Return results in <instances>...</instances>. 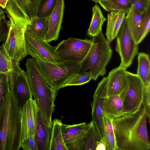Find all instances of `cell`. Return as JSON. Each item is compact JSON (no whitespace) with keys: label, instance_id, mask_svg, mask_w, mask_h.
<instances>
[{"label":"cell","instance_id":"cell-24","mask_svg":"<svg viewBox=\"0 0 150 150\" xmlns=\"http://www.w3.org/2000/svg\"><path fill=\"white\" fill-rule=\"evenodd\" d=\"M93 15L87 34L93 37L97 35L102 31V28L106 18L103 16L100 7L95 4L92 8Z\"/></svg>","mask_w":150,"mask_h":150},{"label":"cell","instance_id":"cell-8","mask_svg":"<svg viewBox=\"0 0 150 150\" xmlns=\"http://www.w3.org/2000/svg\"><path fill=\"white\" fill-rule=\"evenodd\" d=\"M92 44L91 40L71 37L62 41L55 47L62 61L81 63L88 54Z\"/></svg>","mask_w":150,"mask_h":150},{"label":"cell","instance_id":"cell-25","mask_svg":"<svg viewBox=\"0 0 150 150\" xmlns=\"http://www.w3.org/2000/svg\"><path fill=\"white\" fill-rule=\"evenodd\" d=\"M127 14L125 18L136 42L143 14L135 9L132 5Z\"/></svg>","mask_w":150,"mask_h":150},{"label":"cell","instance_id":"cell-16","mask_svg":"<svg viewBox=\"0 0 150 150\" xmlns=\"http://www.w3.org/2000/svg\"><path fill=\"white\" fill-rule=\"evenodd\" d=\"M126 69L119 66L112 69L108 74L106 97L119 95L127 82Z\"/></svg>","mask_w":150,"mask_h":150},{"label":"cell","instance_id":"cell-22","mask_svg":"<svg viewBox=\"0 0 150 150\" xmlns=\"http://www.w3.org/2000/svg\"><path fill=\"white\" fill-rule=\"evenodd\" d=\"M52 129L49 150H68L63 139L62 121L56 119L53 121Z\"/></svg>","mask_w":150,"mask_h":150},{"label":"cell","instance_id":"cell-38","mask_svg":"<svg viewBox=\"0 0 150 150\" xmlns=\"http://www.w3.org/2000/svg\"><path fill=\"white\" fill-rule=\"evenodd\" d=\"M95 150H107V146L105 138L97 142Z\"/></svg>","mask_w":150,"mask_h":150},{"label":"cell","instance_id":"cell-29","mask_svg":"<svg viewBox=\"0 0 150 150\" xmlns=\"http://www.w3.org/2000/svg\"><path fill=\"white\" fill-rule=\"evenodd\" d=\"M58 0H39L36 16L38 18L47 17L51 15Z\"/></svg>","mask_w":150,"mask_h":150},{"label":"cell","instance_id":"cell-35","mask_svg":"<svg viewBox=\"0 0 150 150\" xmlns=\"http://www.w3.org/2000/svg\"><path fill=\"white\" fill-rule=\"evenodd\" d=\"M10 23V19L7 20L5 16L0 18V42L4 41L5 40Z\"/></svg>","mask_w":150,"mask_h":150},{"label":"cell","instance_id":"cell-19","mask_svg":"<svg viewBox=\"0 0 150 150\" xmlns=\"http://www.w3.org/2000/svg\"><path fill=\"white\" fill-rule=\"evenodd\" d=\"M103 113L112 119L125 115L122 100L119 95L106 97L103 103Z\"/></svg>","mask_w":150,"mask_h":150},{"label":"cell","instance_id":"cell-37","mask_svg":"<svg viewBox=\"0 0 150 150\" xmlns=\"http://www.w3.org/2000/svg\"><path fill=\"white\" fill-rule=\"evenodd\" d=\"M150 87H144V91L142 105L145 109L147 113L148 118L150 122Z\"/></svg>","mask_w":150,"mask_h":150},{"label":"cell","instance_id":"cell-36","mask_svg":"<svg viewBox=\"0 0 150 150\" xmlns=\"http://www.w3.org/2000/svg\"><path fill=\"white\" fill-rule=\"evenodd\" d=\"M20 148L25 150H38L35 136L29 137L22 141Z\"/></svg>","mask_w":150,"mask_h":150},{"label":"cell","instance_id":"cell-17","mask_svg":"<svg viewBox=\"0 0 150 150\" xmlns=\"http://www.w3.org/2000/svg\"><path fill=\"white\" fill-rule=\"evenodd\" d=\"M52 129L39 110L35 136L38 150H49Z\"/></svg>","mask_w":150,"mask_h":150},{"label":"cell","instance_id":"cell-5","mask_svg":"<svg viewBox=\"0 0 150 150\" xmlns=\"http://www.w3.org/2000/svg\"><path fill=\"white\" fill-rule=\"evenodd\" d=\"M91 40L92 45L81 63L78 73L89 72L92 79L96 80L99 76L106 74V66L111 59L112 51L102 31Z\"/></svg>","mask_w":150,"mask_h":150},{"label":"cell","instance_id":"cell-21","mask_svg":"<svg viewBox=\"0 0 150 150\" xmlns=\"http://www.w3.org/2000/svg\"><path fill=\"white\" fill-rule=\"evenodd\" d=\"M50 17H34L27 25V30L44 40L48 29Z\"/></svg>","mask_w":150,"mask_h":150},{"label":"cell","instance_id":"cell-23","mask_svg":"<svg viewBox=\"0 0 150 150\" xmlns=\"http://www.w3.org/2000/svg\"><path fill=\"white\" fill-rule=\"evenodd\" d=\"M103 132L107 150H118L116 146L113 120L103 113Z\"/></svg>","mask_w":150,"mask_h":150},{"label":"cell","instance_id":"cell-13","mask_svg":"<svg viewBox=\"0 0 150 150\" xmlns=\"http://www.w3.org/2000/svg\"><path fill=\"white\" fill-rule=\"evenodd\" d=\"M89 123L61 125L64 142L68 150H83L84 139Z\"/></svg>","mask_w":150,"mask_h":150},{"label":"cell","instance_id":"cell-33","mask_svg":"<svg viewBox=\"0 0 150 150\" xmlns=\"http://www.w3.org/2000/svg\"><path fill=\"white\" fill-rule=\"evenodd\" d=\"M10 91L8 74L0 73V114Z\"/></svg>","mask_w":150,"mask_h":150},{"label":"cell","instance_id":"cell-12","mask_svg":"<svg viewBox=\"0 0 150 150\" xmlns=\"http://www.w3.org/2000/svg\"><path fill=\"white\" fill-rule=\"evenodd\" d=\"M39 109L33 98L20 108L21 122V142L27 138L35 136Z\"/></svg>","mask_w":150,"mask_h":150},{"label":"cell","instance_id":"cell-2","mask_svg":"<svg viewBox=\"0 0 150 150\" xmlns=\"http://www.w3.org/2000/svg\"><path fill=\"white\" fill-rule=\"evenodd\" d=\"M5 9L11 23L2 45L11 59L19 63L28 55L25 33L30 20L15 0H8Z\"/></svg>","mask_w":150,"mask_h":150},{"label":"cell","instance_id":"cell-26","mask_svg":"<svg viewBox=\"0 0 150 150\" xmlns=\"http://www.w3.org/2000/svg\"><path fill=\"white\" fill-rule=\"evenodd\" d=\"M98 3L108 12L120 11L126 13L132 5L131 0H99Z\"/></svg>","mask_w":150,"mask_h":150},{"label":"cell","instance_id":"cell-27","mask_svg":"<svg viewBox=\"0 0 150 150\" xmlns=\"http://www.w3.org/2000/svg\"><path fill=\"white\" fill-rule=\"evenodd\" d=\"M86 133L83 144V150H95L98 141L100 140L95 125L92 120Z\"/></svg>","mask_w":150,"mask_h":150},{"label":"cell","instance_id":"cell-31","mask_svg":"<svg viewBox=\"0 0 150 150\" xmlns=\"http://www.w3.org/2000/svg\"><path fill=\"white\" fill-rule=\"evenodd\" d=\"M150 10L143 15L141 23L138 33L136 43L138 45L150 31Z\"/></svg>","mask_w":150,"mask_h":150},{"label":"cell","instance_id":"cell-1","mask_svg":"<svg viewBox=\"0 0 150 150\" xmlns=\"http://www.w3.org/2000/svg\"><path fill=\"white\" fill-rule=\"evenodd\" d=\"M147 115L142 105L140 110L113 120L118 150H148L150 149L147 128Z\"/></svg>","mask_w":150,"mask_h":150},{"label":"cell","instance_id":"cell-3","mask_svg":"<svg viewBox=\"0 0 150 150\" xmlns=\"http://www.w3.org/2000/svg\"><path fill=\"white\" fill-rule=\"evenodd\" d=\"M21 133L20 108L10 91L0 114V150H19Z\"/></svg>","mask_w":150,"mask_h":150},{"label":"cell","instance_id":"cell-9","mask_svg":"<svg viewBox=\"0 0 150 150\" xmlns=\"http://www.w3.org/2000/svg\"><path fill=\"white\" fill-rule=\"evenodd\" d=\"M116 37L115 49L121 59L119 66L126 69L132 64L137 54L138 45L136 43L125 18Z\"/></svg>","mask_w":150,"mask_h":150},{"label":"cell","instance_id":"cell-11","mask_svg":"<svg viewBox=\"0 0 150 150\" xmlns=\"http://www.w3.org/2000/svg\"><path fill=\"white\" fill-rule=\"evenodd\" d=\"M8 75L10 90L13 93L20 108L33 98L26 72L18 64L14 71Z\"/></svg>","mask_w":150,"mask_h":150},{"label":"cell","instance_id":"cell-20","mask_svg":"<svg viewBox=\"0 0 150 150\" xmlns=\"http://www.w3.org/2000/svg\"><path fill=\"white\" fill-rule=\"evenodd\" d=\"M138 66L137 74L145 88L150 86V61L149 55L139 52L138 57Z\"/></svg>","mask_w":150,"mask_h":150},{"label":"cell","instance_id":"cell-7","mask_svg":"<svg viewBox=\"0 0 150 150\" xmlns=\"http://www.w3.org/2000/svg\"><path fill=\"white\" fill-rule=\"evenodd\" d=\"M127 82L119 94L125 115L134 113L140 109L143 101L144 87L137 74L127 71Z\"/></svg>","mask_w":150,"mask_h":150},{"label":"cell","instance_id":"cell-41","mask_svg":"<svg viewBox=\"0 0 150 150\" xmlns=\"http://www.w3.org/2000/svg\"><path fill=\"white\" fill-rule=\"evenodd\" d=\"M92 1H93L96 2V3H98V1L99 0H91Z\"/></svg>","mask_w":150,"mask_h":150},{"label":"cell","instance_id":"cell-4","mask_svg":"<svg viewBox=\"0 0 150 150\" xmlns=\"http://www.w3.org/2000/svg\"><path fill=\"white\" fill-rule=\"evenodd\" d=\"M26 68V73L34 99L47 123L52 126V115L54 110V100L58 91L51 88L48 85L35 59H28Z\"/></svg>","mask_w":150,"mask_h":150},{"label":"cell","instance_id":"cell-40","mask_svg":"<svg viewBox=\"0 0 150 150\" xmlns=\"http://www.w3.org/2000/svg\"><path fill=\"white\" fill-rule=\"evenodd\" d=\"M5 16L4 11L1 8H0V18Z\"/></svg>","mask_w":150,"mask_h":150},{"label":"cell","instance_id":"cell-30","mask_svg":"<svg viewBox=\"0 0 150 150\" xmlns=\"http://www.w3.org/2000/svg\"><path fill=\"white\" fill-rule=\"evenodd\" d=\"M30 20L36 16L39 0H15Z\"/></svg>","mask_w":150,"mask_h":150},{"label":"cell","instance_id":"cell-18","mask_svg":"<svg viewBox=\"0 0 150 150\" xmlns=\"http://www.w3.org/2000/svg\"><path fill=\"white\" fill-rule=\"evenodd\" d=\"M125 14L124 12L112 11L107 15L106 35L110 43L116 37L125 18Z\"/></svg>","mask_w":150,"mask_h":150},{"label":"cell","instance_id":"cell-39","mask_svg":"<svg viewBox=\"0 0 150 150\" xmlns=\"http://www.w3.org/2000/svg\"><path fill=\"white\" fill-rule=\"evenodd\" d=\"M8 0H0V6L3 9H5Z\"/></svg>","mask_w":150,"mask_h":150},{"label":"cell","instance_id":"cell-14","mask_svg":"<svg viewBox=\"0 0 150 150\" xmlns=\"http://www.w3.org/2000/svg\"><path fill=\"white\" fill-rule=\"evenodd\" d=\"M108 76L104 77L99 83L93 96L92 102V121L98 133L100 140L104 138L103 116V103L106 96Z\"/></svg>","mask_w":150,"mask_h":150},{"label":"cell","instance_id":"cell-15","mask_svg":"<svg viewBox=\"0 0 150 150\" xmlns=\"http://www.w3.org/2000/svg\"><path fill=\"white\" fill-rule=\"evenodd\" d=\"M64 8V0H58L50 16L48 28L44 40L49 43L58 38Z\"/></svg>","mask_w":150,"mask_h":150},{"label":"cell","instance_id":"cell-34","mask_svg":"<svg viewBox=\"0 0 150 150\" xmlns=\"http://www.w3.org/2000/svg\"><path fill=\"white\" fill-rule=\"evenodd\" d=\"M135 9L143 14L150 10V0H131Z\"/></svg>","mask_w":150,"mask_h":150},{"label":"cell","instance_id":"cell-6","mask_svg":"<svg viewBox=\"0 0 150 150\" xmlns=\"http://www.w3.org/2000/svg\"><path fill=\"white\" fill-rule=\"evenodd\" d=\"M39 70L49 86L57 91L78 73L81 63L62 61L54 63L35 59Z\"/></svg>","mask_w":150,"mask_h":150},{"label":"cell","instance_id":"cell-28","mask_svg":"<svg viewBox=\"0 0 150 150\" xmlns=\"http://www.w3.org/2000/svg\"><path fill=\"white\" fill-rule=\"evenodd\" d=\"M19 64L11 59L3 45H0V73L8 74L13 71Z\"/></svg>","mask_w":150,"mask_h":150},{"label":"cell","instance_id":"cell-32","mask_svg":"<svg viewBox=\"0 0 150 150\" xmlns=\"http://www.w3.org/2000/svg\"><path fill=\"white\" fill-rule=\"evenodd\" d=\"M92 77L89 72L77 73L72 76L65 83L64 88L67 86L81 85L89 82Z\"/></svg>","mask_w":150,"mask_h":150},{"label":"cell","instance_id":"cell-10","mask_svg":"<svg viewBox=\"0 0 150 150\" xmlns=\"http://www.w3.org/2000/svg\"><path fill=\"white\" fill-rule=\"evenodd\" d=\"M25 38L28 54L32 58L54 63L62 61L56 52L55 47L27 29Z\"/></svg>","mask_w":150,"mask_h":150}]
</instances>
